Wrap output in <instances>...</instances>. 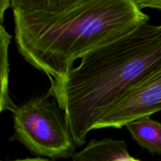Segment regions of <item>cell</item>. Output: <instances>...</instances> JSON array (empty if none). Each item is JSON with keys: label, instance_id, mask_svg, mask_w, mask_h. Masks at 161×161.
Here are the masks:
<instances>
[{"label": "cell", "instance_id": "obj_2", "mask_svg": "<svg viewBox=\"0 0 161 161\" xmlns=\"http://www.w3.org/2000/svg\"><path fill=\"white\" fill-rule=\"evenodd\" d=\"M149 21L93 49L50 86L47 94L64 113L77 147L112 107L161 69V24Z\"/></svg>", "mask_w": 161, "mask_h": 161}, {"label": "cell", "instance_id": "obj_9", "mask_svg": "<svg viewBox=\"0 0 161 161\" xmlns=\"http://www.w3.org/2000/svg\"><path fill=\"white\" fill-rule=\"evenodd\" d=\"M11 1L9 0H1L0 1V19H1V23H3V19H4L5 11L10 7Z\"/></svg>", "mask_w": 161, "mask_h": 161}, {"label": "cell", "instance_id": "obj_10", "mask_svg": "<svg viewBox=\"0 0 161 161\" xmlns=\"http://www.w3.org/2000/svg\"><path fill=\"white\" fill-rule=\"evenodd\" d=\"M10 161H51L47 159L40 158V157H36V158H25V159H20V160H10Z\"/></svg>", "mask_w": 161, "mask_h": 161}, {"label": "cell", "instance_id": "obj_1", "mask_svg": "<svg viewBox=\"0 0 161 161\" xmlns=\"http://www.w3.org/2000/svg\"><path fill=\"white\" fill-rule=\"evenodd\" d=\"M10 8L17 50L50 86L77 59L149 20L136 0H11Z\"/></svg>", "mask_w": 161, "mask_h": 161}, {"label": "cell", "instance_id": "obj_5", "mask_svg": "<svg viewBox=\"0 0 161 161\" xmlns=\"http://www.w3.org/2000/svg\"><path fill=\"white\" fill-rule=\"evenodd\" d=\"M72 161H140L130 157L124 140L92 139L82 150L76 152Z\"/></svg>", "mask_w": 161, "mask_h": 161}, {"label": "cell", "instance_id": "obj_3", "mask_svg": "<svg viewBox=\"0 0 161 161\" xmlns=\"http://www.w3.org/2000/svg\"><path fill=\"white\" fill-rule=\"evenodd\" d=\"M49 97L36 96L14 108V134L9 141L19 142L35 156L72 157L77 146L69 124L56 100Z\"/></svg>", "mask_w": 161, "mask_h": 161}, {"label": "cell", "instance_id": "obj_6", "mask_svg": "<svg viewBox=\"0 0 161 161\" xmlns=\"http://www.w3.org/2000/svg\"><path fill=\"white\" fill-rule=\"evenodd\" d=\"M132 138L151 154L161 155V123L144 116L126 124Z\"/></svg>", "mask_w": 161, "mask_h": 161}, {"label": "cell", "instance_id": "obj_4", "mask_svg": "<svg viewBox=\"0 0 161 161\" xmlns=\"http://www.w3.org/2000/svg\"><path fill=\"white\" fill-rule=\"evenodd\" d=\"M161 111V69L129 91L94 125V130L119 129L144 116Z\"/></svg>", "mask_w": 161, "mask_h": 161}, {"label": "cell", "instance_id": "obj_8", "mask_svg": "<svg viewBox=\"0 0 161 161\" xmlns=\"http://www.w3.org/2000/svg\"><path fill=\"white\" fill-rule=\"evenodd\" d=\"M141 9L144 7H150L161 10V0H136Z\"/></svg>", "mask_w": 161, "mask_h": 161}, {"label": "cell", "instance_id": "obj_7", "mask_svg": "<svg viewBox=\"0 0 161 161\" xmlns=\"http://www.w3.org/2000/svg\"><path fill=\"white\" fill-rule=\"evenodd\" d=\"M1 36V73H0V82H1V97H0V111H10L12 113L17 105L13 102L9 96V64L8 49L12 39V36L5 29L3 23H1L0 29Z\"/></svg>", "mask_w": 161, "mask_h": 161}]
</instances>
